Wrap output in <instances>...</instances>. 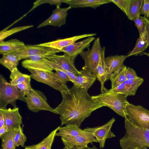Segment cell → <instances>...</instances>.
<instances>
[{
  "label": "cell",
  "instance_id": "obj_1",
  "mask_svg": "<svg viewBox=\"0 0 149 149\" xmlns=\"http://www.w3.org/2000/svg\"><path fill=\"white\" fill-rule=\"evenodd\" d=\"M61 93L62 100L54 109L60 115L61 125H75L79 127L92 112L104 106L94 100L88 90L74 85Z\"/></svg>",
  "mask_w": 149,
  "mask_h": 149
},
{
  "label": "cell",
  "instance_id": "obj_2",
  "mask_svg": "<svg viewBox=\"0 0 149 149\" xmlns=\"http://www.w3.org/2000/svg\"><path fill=\"white\" fill-rule=\"evenodd\" d=\"M125 134L120 140L122 149L149 148V130L140 128L133 123L127 117L125 118Z\"/></svg>",
  "mask_w": 149,
  "mask_h": 149
},
{
  "label": "cell",
  "instance_id": "obj_3",
  "mask_svg": "<svg viewBox=\"0 0 149 149\" xmlns=\"http://www.w3.org/2000/svg\"><path fill=\"white\" fill-rule=\"evenodd\" d=\"M127 96L122 93L111 92L107 89L103 93L91 97L94 100L100 103L104 106L110 108L125 118L127 117L126 107L130 103L127 100Z\"/></svg>",
  "mask_w": 149,
  "mask_h": 149
},
{
  "label": "cell",
  "instance_id": "obj_4",
  "mask_svg": "<svg viewBox=\"0 0 149 149\" xmlns=\"http://www.w3.org/2000/svg\"><path fill=\"white\" fill-rule=\"evenodd\" d=\"M20 100L26 102V97L20 93L15 85L8 82L1 74L0 75V109H5L8 104L13 108L17 107L16 101Z\"/></svg>",
  "mask_w": 149,
  "mask_h": 149
},
{
  "label": "cell",
  "instance_id": "obj_5",
  "mask_svg": "<svg viewBox=\"0 0 149 149\" xmlns=\"http://www.w3.org/2000/svg\"><path fill=\"white\" fill-rule=\"evenodd\" d=\"M99 37L95 40L92 48H87L86 51H83L79 55L84 60V65L82 70L93 74L97 66L102 52Z\"/></svg>",
  "mask_w": 149,
  "mask_h": 149
},
{
  "label": "cell",
  "instance_id": "obj_6",
  "mask_svg": "<svg viewBox=\"0 0 149 149\" xmlns=\"http://www.w3.org/2000/svg\"><path fill=\"white\" fill-rule=\"evenodd\" d=\"M26 96V102L31 111L36 113L40 111H47L58 114L55 109L48 104L46 96L41 91L32 88Z\"/></svg>",
  "mask_w": 149,
  "mask_h": 149
},
{
  "label": "cell",
  "instance_id": "obj_7",
  "mask_svg": "<svg viewBox=\"0 0 149 149\" xmlns=\"http://www.w3.org/2000/svg\"><path fill=\"white\" fill-rule=\"evenodd\" d=\"M127 117L138 127L149 130V110L139 105L129 103L126 108Z\"/></svg>",
  "mask_w": 149,
  "mask_h": 149
},
{
  "label": "cell",
  "instance_id": "obj_8",
  "mask_svg": "<svg viewBox=\"0 0 149 149\" xmlns=\"http://www.w3.org/2000/svg\"><path fill=\"white\" fill-rule=\"evenodd\" d=\"M60 52L54 49L36 45H25V47L17 52L12 53L19 56L21 60L28 59L34 57L47 56Z\"/></svg>",
  "mask_w": 149,
  "mask_h": 149
},
{
  "label": "cell",
  "instance_id": "obj_9",
  "mask_svg": "<svg viewBox=\"0 0 149 149\" xmlns=\"http://www.w3.org/2000/svg\"><path fill=\"white\" fill-rule=\"evenodd\" d=\"M115 120V118H113L103 125L92 128L87 127L83 130L93 134L99 143L100 148H103L104 147L107 139L116 136L111 130Z\"/></svg>",
  "mask_w": 149,
  "mask_h": 149
},
{
  "label": "cell",
  "instance_id": "obj_10",
  "mask_svg": "<svg viewBox=\"0 0 149 149\" xmlns=\"http://www.w3.org/2000/svg\"><path fill=\"white\" fill-rule=\"evenodd\" d=\"M71 8L68 7L61 8L60 7H56L53 10L51 15L46 20L39 25L37 28L46 26H52L60 27L66 23V18L68 10Z\"/></svg>",
  "mask_w": 149,
  "mask_h": 149
},
{
  "label": "cell",
  "instance_id": "obj_11",
  "mask_svg": "<svg viewBox=\"0 0 149 149\" xmlns=\"http://www.w3.org/2000/svg\"><path fill=\"white\" fill-rule=\"evenodd\" d=\"M95 39V38L93 36L88 37L80 42L74 43L63 48L60 52H63V54L74 63L78 55L84 51V49L88 48L91 43Z\"/></svg>",
  "mask_w": 149,
  "mask_h": 149
},
{
  "label": "cell",
  "instance_id": "obj_12",
  "mask_svg": "<svg viewBox=\"0 0 149 149\" xmlns=\"http://www.w3.org/2000/svg\"><path fill=\"white\" fill-rule=\"evenodd\" d=\"M28 70L31 73L30 75L31 78L36 81L44 83L61 93L67 90L63 86L54 80L49 73L37 70Z\"/></svg>",
  "mask_w": 149,
  "mask_h": 149
},
{
  "label": "cell",
  "instance_id": "obj_13",
  "mask_svg": "<svg viewBox=\"0 0 149 149\" xmlns=\"http://www.w3.org/2000/svg\"><path fill=\"white\" fill-rule=\"evenodd\" d=\"M0 112L3 116L7 132L17 129L22 124V117L19 108L0 109Z\"/></svg>",
  "mask_w": 149,
  "mask_h": 149
},
{
  "label": "cell",
  "instance_id": "obj_14",
  "mask_svg": "<svg viewBox=\"0 0 149 149\" xmlns=\"http://www.w3.org/2000/svg\"><path fill=\"white\" fill-rule=\"evenodd\" d=\"M143 81L142 78L139 77L134 79H127L116 87L110 89L108 91L112 93L123 94L127 96L134 95Z\"/></svg>",
  "mask_w": 149,
  "mask_h": 149
},
{
  "label": "cell",
  "instance_id": "obj_15",
  "mask_svg": "<svg viewBox=\"0 0 149 149\" xmlns=\"http://www.w3.org/2000/svg\"><path fill=\"white\" fill-rule=\"evenodd\" d=\"M61 139L65 147L68 149H72L74 146L77 148H82L87 146L89 143L98 142L94 136H65L61 137Z\"/></svg>",
  "mask_w": 149,
  "mask_h": 149
},
{
  "label": "cell",
  "instance_id": "obj_16",
  "mask_svg": "<svg viewBox=\"0 0 149 149\" xmlns=\"http://www.w3.org/2000/svg\"><path fill=\"white\" fill-rule=\"evenodd\" d=\"M96 35L95 33L85 34L64 39H58L54 41L37 44L36 45L52 48L60 51L63 48L75 42L79 39L93 36Z\"/></svg>",
  "mask_w": 149,
  "mask_h": 149
},
{
  "label": "cell",
  "instance_id": "obj_17",
  "mask_svg": "<svg viewBox=\"0 0 149 149\" xmlns=\"http://www.w3.org/2000/svg\"><path fill=\"white\" fill-rule=\"evenodd\" d=\"M102 49L100 61L93 73L100 83L101 93H103L107 89L104 87V83L107 81L109 79L111 74L108 70L105 63V47H103Z\"/></svg>",
  "mask_w": 149,
  "mask_h": 149
},
{
  "label": "cell",
  "instance_id": "obj_18",
  "mask_svg": "<svg viewBox=\"0 0 149 149\" xmlns=\"http://www.w3.org/2000/svg\"><path fill=\"white\" fill-rule=\"evenodd\" d=\"M45 58L55 63L63 69L75 75L81 74L80 71L75 67L74 63L64 54L59 55L54 54L47 56Z\"/></svg>",
  "mask_w": 149,
  "mask_h": 149
},
{
  "label": "cell",
  "instance_id": "obj_19",
  "mask_svg": "<svg viewBox=\"0 0 149 149\" xmlns=\"http://www.w3.org/2000/svg\"><path fill=\"white\" fill-rule=\"evenodd\" d=\"M22 66L24 68L35 69L52 73L53 70L45 61L42 56L34 57L26 59L22 62Z\"/></svg>",
  "mask_w": 149,
  "mask_h": 149
},
{
  "label": "cell",
  "instance_id": "obj_20",
  "mask_svg": "<svg viewBox=\"0 0 149 149\" xmlns=\"http://www.w3.org/2000/svg\"><path fill=\"white\" fill-rule=\"evenodd\" d=\"M58 132L56 133V136H94L93 134L86 132L75 125H66L63 127H59Z\"/></svg>",
  "mask_w": 149,
  "mask_h": 149
},
{
  "label": "cell",
  "instance_id": "obj_21",
  "mask_svg": "<svg viewBox=\"0 0 149 149\" xmlns=\"http://www.w3.org/2000/svg\"><path fill=\"white\" fill-rule=\"evenodd\" d=\"M111 2V0H65L64 3L71 8L89 7L95 9L101 5Z\"/></svg>",
  "mask_w": 149,
  "mask_h": 149
},
{
  "label": "cell",
  "instance_id": "obj_22",
  "mask_svg": "<svg viewBox=\"0 0 149 149\" xmlns=\"http://www.w3.org/2000/svg\"><path fill=\"white\" fill-rule=\"evenodd\" d=\"M127 57V55H117L105 58V64L109 72L111 74L121 69L124 65L123 62Z\"/></svg>",
  "mask_w": 149,
  "mask_h": 149
},
{
  "label": "cell",
  "instance_id": "obj_23",
  "mask_svg": "<svg viewBox=\"0 0 149 149\" xmlns=\"http://www.w3.org/2000/svg\"><path fill=\"white\" fill-rule=\"evenodd\" d=\"M80 71V74L75 75L77 84L76 87L88 90L95 81L96 77L93 74L82 70Z\"/></svg>",
  "mask_w": 149,
  "mask_h": 149
},
{
  "label": "cell",
  "instance_id": "obj_24",
  "mask_svg": "<svg viewBox=\"0 0 149 149\" xmlns=\"http://www.w3.org/2000/svg\"><path fill=\"white\" fill-rule=\"evenodd\" d=\"M25 45L22 42L16 39L0 43V54L2 55L7 53H12L24 48Z\"/></svg>",
  "mask_w": 149,
  "mask_h": 149
},
{
  "label": "cell",
  "instance_id": "obj_25",
  "mask_svg": "<svg viewBox=\"0 0 149 149\" xmlns=\"http://www.w3.org/2000/svg\"><path fill=\"white\" fill-rule=\"evenodd\" d=\"M147 38L146 29L145 28L137 39L136 45L131 51L127 55V57L132 56L141 55L145 54L144 51L147 49Z\"/></svg>",
  "mask_w": 149,
  "mask_h": 149
},
{
  "label": "cell",
  "instance_id": "obj_26",
  "mask_svg": "<svg viewBox=\"0 0 149 149\" xmlns=\"http://www.w3.org/2000/svg\"><path fill=\"white\" fill-rule=\"evenodd\" d=\"M21 60L18 56L12 53H7L2 55L0 59V63L11 72L17 68Z\"/></svg>",
  "mask_w": 149,
  "mask_h": 149
},
{
  "label": "cell",
  "instance_id": "obj_27",
  "mask_svg": "<svg viewBox=\"0 0 149 149\" xmlns=\"http://www.w3.org/2000/svg\"><path fill=\"white\" fill-rule=\"evenodd\" d=\"M59 127L52 131L47 137L38 143L24 146L25 149H51L52 145Z\"/></svg>",
  "mask_w": 149,
  "mask_h": 149
},
{
  "label": "cell",
  "instance_id": "obj_28",
  "mask_svg": "<svg viewBox=\"0 0 149 149\" xmlns=\"http://www.w3.org/2000/svg\"><path fill=\"white\" fill-rule=\"evenodd\" d=\"M144 0H132L128 9V18L134 21L136 18L140 15Z\"/></svg>",
  "mask_w": 149,
  "mask_h": 149
},
{
  "label": "cell",
  "instance_id": "obj_29",
  "mask_svg": "<svg viewBox=\"0 0 149 149\" xmlns=\"http://www.w3.org/2000/svg\"><path fill=\"white\" fill-rule=\"evenodd\" d=\"M17 129L7 132L0 136L2 149H15L14 137Z\"/></svg>",
  "mask_w": 149,
  "mask_h": 149
},
{
  "label": "cell",
  "instance_id": "obj_30",
  "mask_svg": "<svg viewBox=\"0 0 149 149\" xmlns=\"http://www.w3.org/2000/svg\"><path fill=\"white\" fill-rule=\"evenodd\" d=\"M127 67L124 65L120 70L112 73L109 79L111 82V88L113 89L127 80L125 71Z\"/></svg>",
  "mask_w": 149,
  "mask_h": 149
},
{
  "label": "cell",
  "instance_id": "obj_31",
  "mask_svg": "<svg viewBox=\"0 0 149 149\" xmlns=\"http://www.w3.org/2000/svg\"><path fill=\"white\" fill-rule=\"evenodd\" d=\"M10 83L14 85L22 83L31 79L30 75L23 74L20 72L17 68L11 72L10 75Z\"/></svg>",
  "mask_w": 149,
  "mask_h": 149
},
{
  "label": "cell",
  "instance_id": "obj_32",
  "mask_svg": "<svg viewBox=\"0 0 149 149\" xmlns=\"http://www.w3.org/2000/svg\"><path fill=\"white\" fill-rule=\"evenodd\" d=\"M56 72L49 73L51 76L56 81L63 86L66 90H69L66 83L69 81L72 82L70 77L64 72L58 70H56Z\"/></svg>",
  "mask_w": 149,
  "mask_h": 149
},
{
  "label": "cell",
  "instance_id": "obj_33",
  "mask_svg": "<svg viewBox=\"0 0 149 149\" xmlns=\"http://www.w3.org/2000/svg\"><path fill=\"white\" fill-rule=\"evenodd\" d=\"M26 140V137L23 132V128L19 125L17 129L14 137V141L16 147L21 146L22 147H24V145Z\"/></svg>",
  "mask_w": 149,
  "mask_h": 149
},
{
  "label": "cell",
  "instance_id": "obj_34",
  "mask_svg": "<svg viewBox=\"0 0 149 149\" xmlns=\"http://www.w3.org/2000/svg\"><path fill=\"white\" fill-rule=\"evenodd\" d=\"M33 25H28L18 26L3 31H1L0 32V43L3 41L4 40L8 37L21 31L29 28L33 27Z\"/></svg>",
  "mask_w": 149,
  "mask_h": 149
},
{
  "label": "cell",
  "instance_id": "obj_35",
  "mask_svg": "<svg viewBox=\"0 0 149 149\" xmlns=\"http://www.w3.org/2000/svg\"><path fill=\"white\" fill-rule=\"evenodd\" d=\"M44 59L45 62L50 66L53 70H59L64 72L67 74L70 78L73 84L76 87L77 86V84L75 75L63 69L55 63L47 59L44 58Z\"/></svg>",
  "mask_w": 149,
  "mask_h": 149
},
{
  "label": "cell",
  "instance_id": "obj_36",
  "mask_svg": "<svg viewBox=\"0 0 149 149\" xmlns=\"http://www.w3.org/2000/svg\"><path fill=\"white\" fill-rule=\"evenodd\" d=\"M65 0H38L33 3L31 8L28 12L29 13L39 6L43 4L48 3L50 5H55L56 7H60L62 3H64Z\"/></svg>",
  "mask_w": 149,
  "mask_h": 149
},
{
  "label": "cell",
  "instance_id": "obj_37",
  "mask_svg": "<svg viewBox=\"0 0 149 149\" xmlns=\"http://www.w3.org/2000/svg\"><path fill=\"white\" fill-rule=\"evenodd\" d=\"M31 79L15 85L22 95L24 96H26L32 90L31 84Z\"/></svg>",
  "mask_w": 149,
  "mask_h": 149
},
{
  "label": "cell",
  "instance_id": "obj_38",
  "mask_svg": "<svg viewBox=\"0 0 149 149\" xmlns=\"http://www.w3.org/2000/svg\"><path fill=\"white\" fill-rule=\"evenodd\" d=\"M132 0H111L114 3L122 10L126 15H127L129 5Z\"/></svg>",
  "mask_w": 149,
  "mask_h": 149
},
{
  "label": "cell",
  "instance_id": "obj_39",
  "mask_svg": "<svg viewBox=\"0 0 149 149\" xmlns=\"http://www.w3.org/2000/svg\"><path fill=\"white\" fill-rule=\"evenodd\" d=\"M140 15H142L149 21V0H144Z\"/></svg>",
  "mask_w": 149,
  "mask_h": 149
},
{
  "label": "cell",
  "instance_id": "obj_40",
  "mask_svg": "<svg viewBox=\"0 0 149 149\" xmlns=\"http://www.w3.org/2000/svg\"><path fill=\"white\" fill-rule=\"evenodd\" d=\"M140 15L137 16L134 20L135 26L137 27L139 34L143 31L145 28V24L143 20L140 17Z\"/></svg>",
  "mask_w": 149,
  "mask_h": 149
},
{
  "label": "cell",
  "instance_id": "obj_41",
  "mask_svg": "<svg viewBox=\"0 0 149 149\" xmlns=\"http://www.w3.org/2000/svg\"><path fill=\"white\" fill-rule=\"evenodd\" d=\"M126 76L127 79H133L137 78L136 73L132 68L127 67L125 71Z\"/></svg>",
  "mask_w": 149,
  "mask_h": 149
},
{
  "label": "cell",
  "instance_id": "obj_42",
  "mask_svg": "<svg viewBox=\"0 0 149 149\" xmlns=\"http://www.w3.org/2000/svg\"><path fill=\"white\" fill-rule=\"evenodd\" d=\"M140 18L143 20L146 32L147 44L146 48L149 46V21L143 16L140 15Z\"/></svg>",
  "mask_w": 149,
  "mask_h": 149
},
{
  "label": "cell",
  "instance_id": "obj_43",
  "mask_svg": "<svg viewBox=\"0 0 149 149\" xmlns=\"http://www.w3.org/2000/svg\"><path fill=\"white\" fill-rule=\"evenodd\" d=\"M5 125V122L3 114L0 112V128Z\"/></svg>",
  "mask_w": 149,
  "mask_h": 149
},
{
  "label": "cell",
  "instance_id": "obj_44",
  "mask_svg": "<svg viewBox=\"0 0 149 149\" xmlns=\"http://www.w3.org/2000/svg\"><path fill=\"white\" fill-rule=\"evenodd\" d=\"M7 132V127L5 125L0 128V136Z\"/></svg>",
  "mask_w": 149,
  "mask_h": 149
},
{
  "label": "cell",
  "instance_id": "obj_45",
  "mask_svg": "<svg viewBox=\"0 0 149 149\" xmlns=\"http://www.w3.org/2000/svg\"><path fill=\"white\" fill-rule=\"evenodd\" d=\"M72 149H98L95 146H93V147L91 148H90L88 147V146L84 147V148H81V149H79L77 148L75 146H74V147H73Z\"/></svg>",
  "mask_w": 149,
  "mask_h": 149
},
{
  "label": "cell",
  "instance_id": "obj_46",
  "mask_svg": "<svg viewBox=\"0 0 149 149\" xmlns=\"http://www.w3.org/2000/svg\"><path fill=\"white\" fill-rule=\"evenodd\" d=\"M134 149H148L147 148L145 147H142L139 148H137Z\"/></svg>",
  "mask_w": 149,
  "mask_h": 149
},
{
  "label": "cell",
  "instance_id": "obj_47",
  "mask_svg": "<svg viewBox=\"0 0 149 149\" xmlns=\"http://www.w3.org/2000/svg\"><path fill=\"white\" fill-rule=\"evenodd\" d=\"M145 54L149 57V52L148 53H145Z\"/></svg>",
  "mask_w": 149,
  "mask_h": 149
},
{
  "label": "cell",
  "instance_id": "obj_48",
  "mask_svg": "<svg viewBox=\"0 0 149 149\" xmlns=\"http://www.w3.org/2000/svg\"><path fill=\"white\" fill-rule=\"evenodd\" d=\"M62 149H68L66 147H65L63 148Z\"/></svg>",
  "mask_w": 149,
  "mask_h": 149
}]
</instances>
